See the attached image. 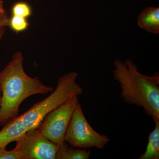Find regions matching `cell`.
<instances>
[{
	"mask_svg": "<svg viewBox=\"0 0 159 159\" xmlns=\"http://www.w3.org/2000/svg\"><path fill=\"white\" fill-rule=\"evenodd\" d=\"M77 73L71 72L61 76L57 87L51 95L42 101L36 102L31 108L20 115L27 130L39 126L44 117L48 113L66 102L73 96H79L83 89L76 82Z\"/></svg>",
	"mask_w": 159,
	"mask_h": 159,
	"instance_id": "cell-3",
	"label": "cell"
},
{
	"mask_svg": "<svg viewBox=\"0 0 159 159\" xmlns=\"http://www.w3.org/2000/svg\"><path fill=\"white\" fill-rule=\"evenodd\" d=\"M90 155V149L75 148L64 142L59 145L56 159H88Z\"/></svg>",
	"mask_w": 159,
	"mask_h": 159,
	"instance_id": "cell-9",
	"label": "cell"
},
{
	"mask_svg": "<svg viewBox=\"0 0 159 159\" xmlns=\"http://www.w3.org/2000/svg\"><path fill=\"white\" fill-rule=\"evenodd\" d=\"M114 66V79L120 84L123 101L142 107L154 121L159 120V73L152 76L142 74L131 58L124 62L116 59Z\"/></svg>",
	"mask_w": 159,
	"mask_h": 159,
	"instance_id": "cell-2",
	"label": "cell"
},
{
	"mask_svg": "<svg viewBox=\"0 0 159 159\" xmlns=\"http://www.w3.org/2000/svg\"><path fill=\"white\" fill-rule=\"evenodd\" d=\"M78 97L73 96L50 111L37 127L42 134L54 144L60 145L65 142L66 131L71 116L79 102Z\"/></svg>",
	"mask_w": 159,
	"mask_h": 159,
	"instance_id": "cell-5",
	"label": "cell"
},
{
	"mask_svg": "<svg viewBox=\"0 0 159 159\" xmlns=\"http://www.w3.org/2000/svg\"><path fill=\"white\" fill-rule=\"evenodd\" d=\"M154 122L155 125L149 134L146 150L138 159H159V120Z\"/></svg>",
	"mask_w": 159,
	"mask_h": 159,
	"instance_id": "cell-10",
	"label": "cell"
},
{
	"mask_svg": "<svg viewBox=\"0 0 159 159\" xmlns=\"http://www.w3.org/2000/svg\"><path fill=\"white\" fill-rule=\"evenodd\" d=\"M138 24L141 29L154 34L159 33V8L148 7L138 18Z\"/></svg>",
	"mask_w": 159,
	"mask_h": 159,
	"instance_id": "cell-8",
	"label": "cell"
},
{
	"mask_svg": "<svg viewBox=\"0 0 159 159\" xmlns=\"http://www.w3.org/2000/svg\"><path fill=\"white\" fill-rule=\"evenodd\" d=\"M6 31V27H3L2 29H0V41L1 39L2 38L3 35L5 33ZM1 99H2V94H1V92H0V104L1 103Z\"/></svg>",
	"mask_w": 159,
	"mask_h": 159,
	"instance_id": "cell-16",
	"label": "cell"
},
{
	"mask_svg": "<svg viewBox=\"0 0 159 159\" xmlns=\"http://www.w3.org/2000/svg\"><path fill=\"white\" fill-rule=\"evenodd\" d=\"M0 159H22V156L18 151L15 148L7 150L6 148H0Z\"/></svg>",
	"mask_w": 159,
	"mask_h": 159,
	"instance_id": "cell-13",
	"label": "cell"
},
{
	"mask_svg": "<svg viewBox=\"0 0 159 159\" xmlns=\"http://www.w3.org/2000/svg\"><path fill=\"white\" fill-rule=\"evenodd\" d=\"M21 116H18L3 126L0 131V148H6L27 131Z\"/></svg>",
	"mask_w": 159,
	"mask_h": 159,
	"instance_id": "cell-7",
	"label": "cell"
},
{
	"mask_svg": "<svg viewBox=\"0 0 159 159\" xmlns=\"http://www.w3.org/2000/svg\"><path fill=\"white\" fill-rule=\"evenodd\" d=\"M29 26L27 18L14 15H11L9 18L8 26L16 33L25 31Z\"/></svg>",
	"mask_w": 159,
	"mask_h": 159,
	"instance_id": "cell-11",
	"label": "cell"
},
{
	"mask_svg": "<svg viewBox=\"0 0 159 159\" xmlns=\"http://www.w3.org/2000/svg\"><path fill=\"white\" fill-rule=\"evenodd\" d=\"M64 140L75 148L102 149L108 144L110 139L97 132L89 124L79 102L71 116Z\"/></svg>",
	"mask_w": 159,
	"mask_h": 159,
	"instance_id": "cell-4",
	"label": "cell"
},
{
	"mask_svg": "<svg viewBox=\"0 0 159 159\" xmlns=\"http://www.w3.org/2000/svg\"><path fill=\"white\" fill-rule=\"evenodd\" d=\"M9 18L0 20V29L3 27H6L9 25Z\"/></svg>",
	"mask_w": 159,
	"mask_h": 159,
	"instance_id": "cell-15",
	"label": "cell"
},
{
	"mask_svg": "<svg viewBox=\"0 0 159 159\" xmlns=\"http://www.w3.org/2000/svg\"><path fill=\"white\" fill-rule=\"evenodd\" d=\"M9 18L5 7L4 2L0 0V20Z\"/></svg>",
	"mask_w": 159,
	"mask_h": 159,
	"instance_id": "cell-14",
	"label": "cell"
},
{
	"mask_svg": "<svg viewBox=\"0 0 159 159\" xmlns=\"http://www.w3.org/2000/svg\"><path fill=\"white\" fill-rule=\"evenodd\" d=\"M15 142V148L22 159H56L59 145L44 136L37 128L27 130Z\"/></svg>",
	"mask_w": 159,
	"mask_h": 159,
	"instance_id": "cell-6",
	"label": "cell"
},
{
	"mask_svg": "<svg viewBox=\"0 0 159 159\" xmlns=\"http://www.w3.org/2000/svg\"><path fill=\"white\" fill-rule=\"evenodd\" d=\"M24 58L20 51L0 72V126L9 123L18 116L22 102L33 95L52 93L51 87L44 84L37 77H31L24 70Z\"/></svg>",
	"mask_w": 159,
	"mask_h": 159,
	"instance_id": "cell-1",
	"label": "cell"
},
{
	"mask_svg": "<svg viewBox=\"0 0 159 159\" xmlns=\"http://www.w3.org/2000/svg\"><path fill=\"white\" fill-rule=\"evenodd\" d=\"M11 13V15L28 18L32 15V11L31 6L28 3L19 2L15 3L12 6Z\"/></svg>",
	"mask_w": 159,
	"mask_h": 159,
	"instance_id": "cell-12",
	"label": "cell"
}]
</instances>
